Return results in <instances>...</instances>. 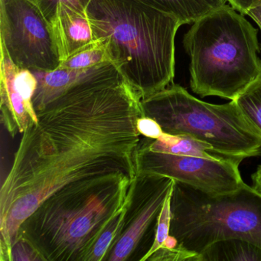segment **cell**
Returning <instances> with one entry per match:
<instances>
[{"instance_id": "cell-15", "label": "cell", "mask_w": 261, "mask_h": 261, "mask_svg": "<svg viewBox=\"0 0 261 261\" xmlns=\"http://www.w3.org/2000/svg\"><path fill=\"white\" fill-rule=\"evenodd\" d=\"M261 261V248L256 244L230 238L211 244L200 254V261Z\"/></svg>"}, {"instance_id": "cell-5", "label": "cell", "mask_w": 261, "mask_h": 261, "mask_svg": "<svg viewBox=\"0 0 261 261\" xmlns=\"http://www.w3.org/2000/svg\"><path fill=\"white\" fill-rule=\"evenodd\" d=\"M170 235L200 256L217 241L240 238L261 248V193L243 183L236 190L210 193L175 181Z\"/></svg>"}, {"instance_id": "cell-22", "label": "cell", "mask_w": 261, "mask_h": 261, "mask_svg": "<svg viewBox=\"0 0 261 261\" xmlns=\"http://www.w3.org/2000/svg\"><path fill=\"white\" fill-rule=\"evenodd\" d=\"M34 3L43 13L47 20L51 23L56 16L58 7L60 5L82 7L87 9L91 0H30Z\"/></svg>"}, {"instance_id": "cell-9", "label": "cell", "mask_w": 261, "mask_h": 261, "mask_svg": "<svg viewBox=\"0 0 261 261\" xmlns=\"http://www.w3.org/2000/svg\"><path fill=\"white\" fill-rule=\"evenodd\" d=\"M175 182L169 177L137 174L124 228L106 260L125 261L132 255L146 230L158 219Z\"/></svg>"}, {"instance_id": "cell-27", "label": "cell", "mask_w": 261, "mask_h": 261, "mask_svg": "<svg viewBox=\"0 0 261 261\" xmlns=\"http://www.w3.org/2000/svg\"><path fill=\"white\" fill-rule=\"evenodd\" d=\"M260 50H261V46H260Z\"/></svg>"}, {"instance_id": "cell-4", "label": "cell", "mask_w": 261, "mask_h": 261, "mask_svg": "<svg viewBox=\"0 0 261 261\" xmlns=\"http://www.w3.org/2000/svg\"><path fill=\"white\" fill-rule=\"evenodd\" d=\"M183 45L190 58V86L201 97L233 100L261 76L257 30L224 6L194 22Z\"/></svg>"}, {"instance_id": "cell-6", "label": "cell", "mask_w": 261, "mask_h": 261, "mask_svg": "<svg viewBox=\"0 0 261 261\" xmlns=\"http://www.w3.org/2000/svg\"><path fill=\"white\" fill-rule=\"evenodd\" d=\"M146 117L154 119L163 132L189 135L221 153L246 159L261 154V136L234 100L212 105L172 85L141 99Z\"/></svg>"}, {"instance_id": "cell-18", "label": "cell", "mask_w": 261, "mask_h": 261, "mask_svg": "<svg viewBox=\"0 0 261 261\" xmlns=\"http://www.w3.org/2000/svg\"><path fill=\"white\" fill-rule=\"evenodd\" d=\"M233 100L261 136V76Z\"/></svg>"}, {"instance_id": "cell-2", "label": "cell", "mask_w": 261, "mask_h": 261, "mask_svg": "<svg viewBox=\"0 0 261 261\" xmlns=\"http://www.w3.org/2000/svg\"><path fill=\"white\" fill-rule=\"evenodd\" d=\"M87 13L94 37L142 98L172 84L175 36L182 25L177 18L140 0H91Z\"/></svg>"}, {"instance_id": "cell-7", "label": "cell", "mask_w": 261, "mask_h": 261, "mask_svg": "<svg viewBox=\"0 0 261 261\" xmlns=\"http://www.w3.org/2000/svg\"><path fill=\"white\" fill-rule=\"evenodd\" d=\"M1 49L15 65L53 71L61 65L51 23L30 0L0 1Z\"/></svg>"}, {"instance_id": "cell-3", "label": "cell", "mask_w": 261, "mask_h": 261, "mask_svg": "<svg viewBox=\"0 0 261 261\" xmlns=\"http://www.w3.org/2000/svg\"><path fill=\"white\" fill-rule=\"evenodd\" d=\"M136 178L105 175L64 187L37 207L19 233L46 261H85L100 233L130 198Z\"/></svg>"}, {"instance_id": "cell-1", "label": "cell", "mask_w": 261, "mask_h": 261, "mask_svg": "<svg viewBox=\"0 0 261 261\" xmlns=\"http://www.w3.org/2000/svg\"><path fill=\"white\" fill-rule=\"evenodd\" d=\"M141 99L115 68L36 111L1 185L0 260L9 261L22 223L58 191L105 175L137 178Z\"/></svg>"}, {"instance_id": "cell-12", "label": "cell", "mask_w": 261, "mask_h": 261, "mask_svg": "<svg viewBox=\"0 0 261 261\" xmlns=\"http://www.w3.org/2000/svg\"><path fill=\"white\" fill-rule=\"evenodd\" d=\"M111 62L85 70L59 67L53 71H32L38 81L37 89L33 99L36 111H40L57 97L87 81L115 69Z\"/></svg>"}, {"instance_id": "cell-21", "label": "cell", "mask_w": 261, "mask_h": 261, "mask_svg": "<svg viewBox=\"0 0 261 261\" xmlns=\"http://www.w3.org/2000/svg\"><path fill=\"white\" fill-rule=\"evenodd\" d=\"M148 260L151 261H200V256L179 245L175 248L161 247L155 252Z\"/></svg>"}, {"instance_id": "cell-16", "label": "cell", "mask_w": 261, "mask_h": 261, "mask_svg": "<svg viewBox=\"0 0 261 261\" xmlns=\"http://www.w3.org/2000/svg\"><path fill=\"white\" fill-rule=\"evenodd\" d=\"M133 194L126 204L122 207L121 210L113 218L111 222L100 233L98 239L85 258V261L106 260L110 252L112 250L113 247L120 238L124 228Z\"/></svg>"}, {"instance_id": "cell-20", "label": "cell", "mask_w": 261, "mask_h": 261, "mask_svg": "<svg viewBox=\"0 0 261 261\" xmlns=\"http://www.w3.org/2000/svg\"><path fill=\"white\" fill-rule=\"evenodd\" d=\"M9 261H46L36 246L22 233L12 244Z\"/></svg>"}, {"instance_id": "cell-10", "label": "cell", "mask_w": 261, "mask_h": 261, "mask_svg": "<svg viewBox=\"0 0 261 261\" xmlns=\"http://www.w3.org/2000/svg\"><path fill=\"white\" fill-rule=\"evenodd\" d=\"M38 81L31 70L19 68L1 49V122L11 137L22 134L30 123L38 122L33 99Z\"/></svg>"}, {"instance_id": "cell-25", "label": "cell", "mask_w": 261, "mask_h": 261, "mask_svg": "<svg viewBox=\"0 0 261 261\" xmlns=\"http://www.w3.org/2000/svg\"><path fill=\"white\" fill-rule=\"evenodd\" d=\"M251 178L253 181V187L261 193V165L258 166L256 172L252 175Z\"/></svg>"}, {"instance_id": "cell-26", "label": "cell", "mask_w": 261, "mask_h": 261, "mask_svg": "<svg viewBox=\"0 0 261 261\" xmlns=\"http://www.w3.org/2000/svg\"><path fill=\"white\" fill-rule=\"evenodd\" d=\"M247 15L256 22L261 31V6L250 10Z\"/></svg>"}, {"instance_id": "cell-13", "label": "cell", "mask_w": 261, "mask_h": 261, "mask_svg": "<svg viewBox=\"0 0 261 261\" xmlns=\"http://www.w3.org/2000/svg\"><path fill=\"white\" fill-rule=\"evenodd\" d=\"M142 141L149 150L153 152L201 157L208 160L233 162L239 164L244 160L241 157L221 153L210 145L189 135H172L163 133L158 140L146 137Z\"/></svg>"}, {"instance_id": "cell-8", "label": "cell", "mask_w": 261, "mask_h": 261, "mask_svg": "<svg viewBox=\"0 0 261 261\" xmlns=\"http://www.w3.org/2000/svg\"><path fill=\"white\" fill-rule=\"evenodd\" d=\"M239 163L149 150L143 141L136 155L137 174L169 177L210 193L236 190L244 183Z\"/></svg>"}, {"instance_id": "cell-19", "label": "cell", "mask_w": 261, "mask_h": 261, "mask_svg": "<svg viewBox=\"0 0 261 261\" xmlns=\"http://www.w3.org/2000/svg\"><path fill=\"white\" fill-rule=\"evenodd\" d=\"M174 189V188H173ZM173 189L169 192L166 197L161 212L159 215L155 227V238L149 250L140 259L141 261H147L148 259L159 249L163 247L167 238L170 235L171 220H172V211H171V199H172Z\"/></svg>"}, {"instance_id": "cell-11", "label": "cell", "mask_w": 261, "mask_h": 261, "mask_svg": "<svg viewBox=\"0 0 261 261\" xmlns=\"http://www.w3.org/2000/svg\"><path fill=\"white\" fill-rule=\"evenodd\" d=\"M51 25L61 63L97 40L94 37L87 9L59 6Z\"/></svg>"}, {"instance_id": "cell-24", "label": "cell", "mask_w": 261, "mask_h": 261, "mask_svg": "<svg viewBox=\"0 0 261 261\" xmlns=\"http://www.w3.org/2000/svg\"><path fill=\"white\" fill-rule=\"evenodd\" d=\"M237 11L247 15L250 10L261 6V0H226Z\"/></svg>"}, {"instance_id": "cell-17", "label": "cell", "mask_w": 261, "mask_h": 261, "mask_svg": "<svg viewBox=\"0 0 261 261\" xmlns=\"http://www.w3.org/2000/svg\"><path fill=\"white\" fill-rule=\"evenodd\" d=\"M111 62L106 45L102 41L96 40L89 46L74 53L61 63V68L85 70L103 63Z\"/></svg>"}, {"instance_id": "cell-23", "label": "cell", "mask_w": 261, "mask_h": 261, "mask_svg": "<svg viewBox=\"0 0 261 261\" xmlns=\"http://www.w3.org/2000/svg\"><path fill=\"white\" fill-rule=\"evenodd\" d=\"M137 125L140 134L147 138L158 140L164 133L161 126L154 119L146 116L140 117L137 120Z\"/></svg>"}, {"instance_id": "cell-14", "label": "cell", "mask_w": 261, "mask_h": 261, "mask_svg": "<svg viewBox=\"0 0 261 261\" xmlns=\"http://www.w3.org/2000/svg\"><path fill=\"white\" fill-rule=\"evenodd\" d=\"M172 15L185 24L194 23L206 15L226 6V0H140Z\"/></svg>"}]
</instances>
